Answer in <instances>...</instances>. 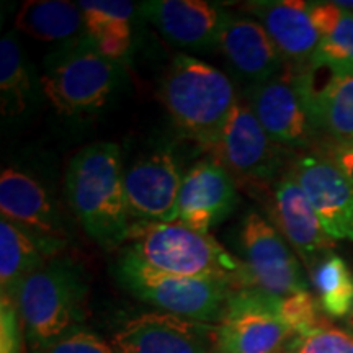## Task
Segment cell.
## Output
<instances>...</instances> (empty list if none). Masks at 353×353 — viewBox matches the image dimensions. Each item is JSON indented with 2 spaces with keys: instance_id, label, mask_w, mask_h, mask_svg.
<instances>
[{
  "instance_id": "7402d4cb",
  "label": "cell",
  "mask_w": 353,
  "mask_h": 353,
  "mask_svg": "<svg viewBox=\"0 0 353 353\" xmlns=\"http://www.w3.org/2000/svg\"><path fill=\"white\" fill-rule=\"evenodd\" d=\"M309 13L321 34L311 64L353 74V12L334 2H316L309 3Z\"/></svg>"
},
{
  "instance_id": "9c48e42d",
  "label": "cell",
  "mask_w": 353,
  "mask_h": 353,
  "mask_svg": "<svg viewBox=\"0 0 353 353\" xmlns=\"http://www.w3.org/2000/svg\"><path fill=\"white\" fill-rule=\"evenodd\" d=\"M213 149L236 183L245 187H267L280 167L278 144L265 132L249 103L237 101Z\"/></svg>"
},
{
  "instance_id": "52a82bcc",
  "label": "cell",
  "mask_w": 353,
  "mask_h": 353,
  "mask_svg": "<svg viewBox=\"0 0 353 353\" xmlns=\"http://www.w3.org/2000/svg\"><path fill=\"white\" fill-rule=\"evenodd\" d=\"M280 299L257 288H236L216 324L218 353H280L293 332L280 317Z\"/></svg>"
},
{
  "instance_id": "e0dca14e",
  "label": "cell",
  "mask_w": 353,
  "mask_h": 353,
  "mask_svg": "<svg viewBox=\"0 0 353 353\" xmlns=\"http://www.w3.org/2000/svg\"><path fill=\"white\" fill-rule=\"evenodd\" d=\"M273 218L307 268L312 270L332 254L334 239L324 231L314 208L291 174L278 180L273 188Z\"/></svg>"
},
{
  "instance_id": "5b68a950",
  "label": "cell",
  "mask_w": 353,
  "mask_h": 353,
  "mask_svg": "<svg viewBox=\"0 0 353 353\" xmlns=\"http://www.w3.org/2000/svg\"><path fill=\"white\" fill-rule=\"evenodd\" d=\"M118 280L141 301L188 321L219 322L234 285L219 278L170 275L141 263L123 252L117 263Z\"/></svg>"
},
{
  "instance_id": "2e32d148",
  "label": "cell",
  "mask_w": 353,
  "mask_h": 353,
  "mask_svg": "<svg viewBox=\"0 0 353 353\" xmlns=\"http://www.w3.org/2000/svg\"><path fill=\"white\" fill-rule=\"evenodd\" d=\"M314 130L353 145V74L309 64L299 72Z\"/></svg>"
},
{
  "instance_id": "44dd1931",
  "label": "cell",
  "mask_w": 353,
  "mask_h": 353,
  "mask_svg": "<svg viewBox=\"0 0 353 353\" xmlns=\"http://www.w3.org/2000/svg\"><path fill=\"white\" fill-rule=\"evenodd\" d=\"M61 244L39 239L10 221H0V290L15 299L20 285L46 263Z\"/></svg>"
},
{
  "instance_id": "277c9868",
  "label": "cell",
  "mask_w": 353,
  "mask_h": 353,
  "mask_svg": "<svg viewBox=\"0 0 353 353\" xmlns=\"http://www.w3.org/2000/svg\"><path fill=\"white\" fill-rule=\"evenodd\" d=\"M87 291L85 272L69 259L50 260L26 278L13 301L32 350L76 327L82 319Z\"/></svg>"
},
{
  "instance_id": "ac0fdd59",
  "label": "cell",
  "mask_w": 353,
  "mask_h": 353,
  "mask_svg": "<svg viewBox=\"0 0 353 353\" xmlns=\"http://www.w3.org/2000/svg\"><path fill=\"white\" fill-rule=\"evenodd\" d=\"M0 211L10 221L39 239L59 244L64 234L59 213L33 176L17 169H6L0 175Z\"/></svg>"
},
{
  "instance_id": "484cf974",
  "label": "cell",
  "mask_w": 353,
  "mask_h": 353,
  "mask_svg": "<svg viewBox=\"0 0 353 353\" xmlns=\"http://www.w3.org/2000/svg\"><path fill=\"white\" fill-rule=\"evenodd\" d=\"M85 37L94 39L105 37L131 38V19L136 10V3L123 2V0H82L79 2Z\"/></svg>"
},
{
  "instance_id": "8fae6325",
  "label": "cell",
  "mask_w": 353,
  "mask_h": 353,
  "mask_svg": "<svg viewBox=\"0 0 353 353\" xmlns=\"http://www.w3.org/2000/svg\"><path fill=\"white\" fill-rule=\"evenodd\" d=\"M249 105L265 132L280 145H306L316 131L298 70L260 83Z\"/></svg>"
},
{
  "instance_id": "4fadbf2b",
  "label": "cell",
  "mask_w": 353,
  "mask_h": 353,
  "mask_svg": "<svg viewBox=\"0 0 353 353\" xmlns=\"http://www.w3.org/2000/svg\"><path fill=\"white\" fill-rule=\"evenodd\" d=\"M291 175L330 239L353 242V183L343 172L330 159L309 154L294 164Z\"/></svg>"
},
{
  "instance_id": "30bf717a",
  "label": "cell",
  "mask_w": 353,
  "mask_h": 353,
  "mask_svg": "<svg viewBox=\"0 0 353 353\" xmlns=\"http://www.w3.org/2000/svg\"><path fill=\"white\" fill-rule=\"evenodd\" d=\"M117 353H218L216 324L188 321L169 312H143L113 334Z\"/></svg>"
},
{
  "instance_id": "9a60e30c",
  "label": "cell",
  "mask_w": 353,
  "mask_h": 353,
  "mask_svg": "<svg viewBox=\"0 0 353 353\" xmlns=\"http://www.w3.org/2000/svg\"><path fill=\"white\" fill-rule=\"evenodd\" d=\"M141 13L172 43L190 50H210L219 44L228 15L203 0H151L141 3Z\"/></svg>"
},
{
  "instance_id": "7c38bea8",
  "label": "cell",
  "mask_w": 353,
  "mask_h": 353,
  "mask_svg": "<svg viewBox=\"0 0 353 353\" xmlns=\"http://www.w3.org/2000/svg\"><path fill=\"white\" fill-rule=\"evenodd\" d=\"M183 176L169 151L136 161L125 172V192L131 218L149 223H176Z\"/></svg>"
},
{
  "instance_id": "4dcf8cb0",
  "label": "cell",
  "mask_w": 353,
  "mask_h": 353,
  "mask_svg": "<svg viewBox=\"0 0 353 353\" xmlns=\"http://www.w3.org/2000/svg\"><path fill=\"white\" fill-rule=\"evenodd\" d=\"M325 157L343 172V175L353 183V145L332 144L327 148Z\"/></svg>"
},
{
  "instance_id": "f1b7e54d",
  "label": "cell",
  "mask_w": 353,
  "mask_h": 353,
  "mask_svg": "<svg viewBox=\"0 0 353 353\" xmlns=\"http://www.w3.org/2000/svg\"><path fill=\"white\" fill-rule=\"evenodd\" d=\"M33 353H117L112 343L85 329L74 327Z\"/></svg>"
},
{
  "instance_id": "8992f818",
  "label": "cell",
  "mask_w": 353,
  "mask_h": 353,
  "mask_svg": "<svg viewBox=\"0 0 353 353\" xmlns=\"http://www.w3.org/2000/svg\"><path fill=\"white\" fill-rule=\"evenodd\" d=\"M121 68L83 37L50 57L41 79L44 95L57 113L83 114L107 103L120 82Z\"/></svg>"
},
{
  "instance_id": "6da1fadb",
  "label": "cell",
  "mask_w": 353,
  "mask_h": 353,
  "mask_svg": "<svg viewBox=\"0 0 353 353\" xmlns=\"http://www.w3.org/2000/svg\"><path fill=\"white\" fill-rule=\"evenodd\" d=\"M65 195L79 223L99 244L114 247L126 242L130 210L125 192L121 151L100 141L79 151L65 172Z\"/></svg>"
},
{
  "instance_id": "603a6c76",
  "label": "cell",
  "mask_w": 353,
  "mask_h": 353,
  "mask_svg": "<svg viewBox=\"0 0 353 353\" xmlns=\"http://www.w3.org/2000/svg\"><path fill=\"white\" fill-rule=\"evenodd\" d=\"M15 26L41 41H65L85 33L79 3L65 0H26L17 13Z\"/></svg>"
},
{
  "instance_id": "cb8c5ba5",
  "label": "cell",
  "mask_w": 353,
  "mask_h": 353,
  "mask_svg": "<svg viewBox=\"0 0 353 353\" xmlns=\"http://www.w3.org/2000/svg\"><path fill=\"white\" fill-rule=\"evenodd\" d=\"M321 307L332 317H343L353 309V276L345 260L329 254L311 270Z\"/></svg>"
},
{
  "instance_id": "1f68e13d",
  "label": "cell",
  "mask_w": 353,
  "mask_h": 353,
  "mask_svg": "<svg viewBox=\"0 0 353 353\" xmlns=\"http://www.w3.org/2000/svg\"><path fill=\"white\" fill-rule=\"evenodd\" d=\"M286 353H290V352H286Z\"/></svg>"
},
{
  "instance_id": "5bb4252c",
  "label": "cell",
  "mask_w": 353,
  "mask_h": 353,
  "mask_svg": "<svg viewBox=\"0 0 353 353\" xmlns=\"http://www.w3.org/2000/svg\"><path fill=\"white\" fill-rule=\"evenodd\" d=\"M239 205L237 183L218 161H201L183 175L179 195V223L210 234Z\"/></svg>"
},
{
  "instance_id": "d4e9b609",
  "label": "cell",
  "mask_w": 353,
  "mask_h": 353,
  "mask_svg": "<svg viewBox=\"0 0 353 353\" xmlns=\"http://www.w3.org/2000/svg\"><path fill=\"white\" fill-rule=\"evenodd\" d=\"M32 90L25 56L13 34H6L0 41V97L2 113L19 114L25 110Z\"/></svg>"
},
{
  "instance_id": "83f0119b",
  "label": "cell",
  "mask_w": 353,
  "mask_h": 353,
  "mask_svg": "<svg viewBox=\"0 0 353 353\" xmlns=\"http://www.w3.org/2000/svg\"><path fill=\"white\" fill-rule=\"evenodd\" d=\"M280 317L294 335L311 332L319 325V307L309 291L280 299Z\"/></svg>"
},
{
  "instance_id": "4316f807",
  "label": "cell",
  "mask_w": 353,
  "mask_h": 353,
  "mask_svg": "<svg viewBox=\"0 0 353 353\" xmlns=\"http://www.w3.org/2000/svg\"><path fill=\"white\" fill-rule=\"evenodd\" d=\"M290 353H353V335L334 327H317L296 335L290 343Z\"/></svg>"
},
{
  "instance_id": "ba28073f",
  "label": "cell",
  "mask_w": 353,
  "mask_h": 353,
  "mask_svg": "<svg viewBox=\"0 0 353 353\" xmlns=\"http://www.w3.org/2000/svg\"><path fill=\"white\" fill-rule=\"evenodd\" d=\"M245 265L239 288H257L276 298L307 291L296 255L275 228L259 213L245 216L241 231Z\"/></svg>"
},
{
  "instance_id": "d6986e66",
  "label": "cell",
  "mask_w": 353,
  "mask_h": 353,
  "mask_svg": "<svg viewBox=\"0 0 353 353\" xmlns=\"http://www.w3.org/2000/svg\"><path fill=\"white\" fill-rule=\"evenodd\" d=\"M270 34L281 57L293 68L306 69L321 43L307 2H255L247 7Z\"/></svg>"
},
{
  "instance_id": "3957f363",
  "label": "cell",
  "mask_w": 353,
  "mask_h": 353,
  "mask_svg": "<svg viewBox=\"0 0 353 353\" xmlns=\"http://www.w3.org/2000/svg\"><path fill=\"white\" fill-rule=\"evenodd\" d=\"M126 254L154 270L182 276L219 278L241 285L244 265L210 234L193 231L182 223H132Z\"/></svg>"
},
{
  "instance_id": "ffe728a7",
  "label": "cell",
  "mask_w": 353,
  "mask_h": 353,
  "mask_svg": "<svg viewBox=\"0 0 353 353\" xmlns=\"http://www.w3.org/2000/svg\"><path fill=\"white\" fill-rule=\"evenodd\" d=\"M218 48L241 76L265 83L283 68V57L270 34L257 20L231 19L221 30Z\"/></svg>"
},
{
  "instance_id": "f546056e",
  "label": "cell",
  "mask_w": 353,
  "mask_h": 353,
  "mask_svg": "<svg viewBox=\"0 0 353 353\" xmlns=\"http://www.w3.org/2000/svg\"><path fill=\"white\" fill-rule=\"evenodd\" d=\"M25 327L12 298L0 296V353H25Z\"/></svg>"
},
{
  "instance_id": "7a4b0ae2",
  "label": "cell",
  "mask_w": 353,
  "mask_h": 353,
  "mask_svg": "<svg viewBox=\"0 0 353 353\" xmlns=\"http://www.w3.org/2000/svg\"><path fill=\"white\" fill-rule=\"evenodd\" d=\"M161 100L175 126L190 139L214 148L237 105L224 72L205 61L176 54L161 83Z\"/></svg>"
}]
</instances>
